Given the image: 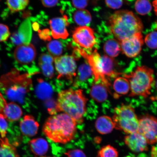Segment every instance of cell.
<instances>
[{"mask_svg":"<svg viewBox=\"0 0 157 157\" xmlns=\"http://www.w3.org/2000/svg\"><path fill=\"white\" fill-rule=\"evenodd\" d=\"M77 124L66 113L53 115L47 120L42 131L45 136L53 142L65 144L74 138Z\"/></svg>","mask_w":157,"mask_h":157,"instance_id":"obj_1","label":"cell"},{"mask_svg":"<svg viewBox=\"0 0 157 157\" xmlns=\"http://www.w3.org/2000/svg\"><path fill=\"white\" fill-rule=\"evenodd\" d=\"M87 99L81 89H68L59 93L56 102L57 112H63L76 121L82 122L86 111Z\"/></svg>","mask_w":157,"mask_h":157,"instance_id":"obj_2","label":"cell"},{"mask_svg":"<svg viewBox=\"0 0 157 157\" xmlns=\"http://www.w3.org/2000/svg\"><path fill=\"white\" fill-rule=\"evenodd\" d=\"M109 22L111 32L120 42L143 29L142 21L132 11L123 10L111 16Z\"/></svg>","mask_w":157,"mask_h":157,"instance_id":"obj_3","label":"cell"},{"mask_svg":"<svg viewBox=\"0 0 157 157\" xmlns=\"http://www.w3.org/2000/svg\"><path fill=\"white\" fill-rule=\"evenodd\" d=\"M129 82L130 93L129 96H142L147 98L150 95L154 81V70L146 66H138L133 71L124 75Z\"/></svg>","mask_w":157,"mask_h":157,"instance_id":"obj_4","label":"cell"},{"mask_svg":"<svg viewBox=\"0 0 157 157\" xmlns=\"http://www.w3.org/2000/svg\"><path fill=\"white\" fill-rule=\"evenodd\" d=\"M113 113V120L116 129L128 134L138 132L139 120L131 105H120L115 108Z\"/></svg>","mask_w":157,"mask_h":157,"instance_id":"obj_5","label":"cell"},{"mask_svg":"<svg viewBox=\"0 0 157 157\" xmlns=\"http://www.w3.org/2000/svg\"><path fill=\"white\" fill-rule=\"evenodd\" d=\"M54 62L58 74V79H64L72 83L76 75V65L73 56H60L54 58Z\"/></svg>","mask_w":157,"mask_h":157,"instance_id":"obj_6","label":"cell"},{"mask_svg":"<svg viewBox=\"0 0 157 157\" xmlns=\"http://www.w3.org/2000/svg\"><path fill=\"white\" fill-rule=\"evenodd\" d=\"M138 132L146 139L147 143H157V119L152 116L147 115L139 120Z\"/></svg>","mask_w":157,"mask_h":157,"instance_id":"obj_7","label":"cell"},{"mask_svg":"<svg viewBox=\"0 0 157 157\" xmlns=\"http://www.w3.org/2000/svg\"><path fill=\"white\" fill-rule=\"evenodd\" d=\"M72 37L78 46L87 50L91 51L92 48L96 44L93 29L87 26L77 27L74 31Z\"/></svg>","mask_w":157,"mask_h":157,"instance_id":"obj_8","label":"cell"},{"mask_svg":"<svg viewBox=\"0 0 157 157\" xmlns=\"http://www.w3.org/2000/svg\"><path fill=\"white\" fill-rule=\"evenodd\" d=\"M143 44L142 33H137L120 42L121 51L128 57L135 58L140 54Z\"/></svg>","mask_w":157,"mask_h":157,"instance_id":"obj_9","label":"cell"},{"mask_svg":"<svg viewBox=\"0 0 157 157\" xmlns=\"http://www.w3.org/2000/svg\"><path fill=\"white\" fill-rule=\"evenodd\" d=\"M13 56L19 63L27 65L32 63L35 59L36 50L34 45L30 43L19 44L15 48Z\"/></svg>","mask_w":157,"mask_h":157,"instance_id":"obj_10","label":"cell"},{"mask_svg":"<svg viewBox=\"0 0 157 157\" xmlns=\"http://www.w3.org/2000/svg\"><path fill=\"white\" fill-rule=\"evenodd\" d=\"M74 78V87L76 88H86L93 85L94 76L91 68L88 63L82 64L79 66Z\"/></svg>","mask_w":157,"mask_h":157,"instance_id":"obj_11","label":"cell"},{"mask_svg":"<svg viewBox=\"0 0 157 157\" xmlns=\"http://www.w3.org/2000/svg\"><path fill=\"white\" fill-rule=\"evenodd\" d=\"M67 16L64 15L63 17H56L49 21L52 36L54 39H66L69 34L67 29L69 23Z\"/></svg>","mask_w":157,"mask_h":157,"instance_id":"obj_12","label":"cell"},{"mask_svg":"<svg viewBox=\"0 0 157 157\" xmlns=\"http://www.w3.org/2000/svg\"><path fill=\"white\" fill-rule=\"evenodd\" d=\"M125 144L132 151L139 152L148 150L147 142L143 135L138 132L125 137Z\"/></svg>","mask_w":157,"mask_h":157,"instance_id":"obj_13","label":"cell"},{"mask_svg":"<svg viewBox=\"0 0 157 157\" xmlns=\"http://www.w3.org/2000/svg\"><path fill=\"white\" fill-rule=\"evenodd\" d=\"M19 125L21 132L25 136L33 137L38 133L39 124L32 116L25 115Z\"/></svg>","mask_w":157,"mask_h":157,"instance_id":"obj_14","label":"cell"},{"mask_svg":"<svg viewBox=\"0 0 157 157\" xmlns=\"http://www.w3.org/2000/svg\"><path fill=\"white\" fill-rule=\"evenodd\" d=\"M110 91L107 86L100 81L94 82L90 89V94L93 99L98 103L105 102Z\"/></svg>","mask_w":157,"mask_h":157,"instance_id":"obj_15","label":"cell"},{"mask_svg":"<svg viewBox=\"0 0 157 157\" xmlns=\"http://www.w3.org/2000/svg\"><path fill=\"white\" fill-rule=\"evenodd\" d=\"M54 58L48 54H42L39 58V66L44 75L49 78H52L54 76Z\"/></svg>","mask_w":157,"mask_h":157,"instance_id":"obj_16","label":"cell"},{"mask_svg":"<svg viewBox=\"0 0 157 157\" xmlns=\"http://www.w3.org/2000/svg\"><path fill=\"white\" fill-rule=\"evenodd\" d=\"M6 120L13 122L19 120L22 116V109L17 104L11 102L7 103L2 113Z\"/></svg>","mask_w":157,"mask_h":157,"instance_id":"obj_17","label":"cell"},{"mask_svg":"<svg viewBox=\"0 0 157 157\" xmlns=\"http://www.w3.org/2000/svg\"><path fill=\"white\" fill-rule=\"evenodd\" d=\"M113 87L115 91L114 96L116 98L127 95L130 90L128 80L124 76H120L116 78L113 82Z\"/></svg>","mask_w":157,"mask_h":157,"instance_id":"obj_18","label":"cell"},{"mask_svg":"<svg viewBox=\"0 0 157 157\" xmlns=\"http://www.w3.org/2000/svg\"><path fill=\"white\" fill-rule=\"evenodd\" d=\"M95 127L98 132L102 135L111 133L115 128L113 120L107 116L98 118L96 121Z\"/></svg>","mask_w":157,"mask_h":157,"instance_id":"obj_19","label":"cell"},{"mask_svg":"<svg viewBox=\"0 0 157 157\" xmlns=\"http://www.w3.org/2000/svg\"><path fill=\"white\" fill-rule=\"evenodd\" d=\"M29 146L32 152L37 156H42L46 154L49 149L47 141L42 138H37L31 140Z\"/></svg>","mask_w":157,"mask_h":157,"instance_id":"obj_20","label":"cell"},{"mask_svg":"<svg viewBox=\"0 0 157 157\" xmlns=\"http://www.w3.org/2000/svg\"><path fill=\"white\" fill-rule=\"evenodd\" d=\"M0 157H19L16 148L6 137L0 139Z\"/></svg>","mask_w":157,"mask_h":157,"instance_id":"obj_21","label":"cell"},{"mask_svg":"<svg viewBox=\"0 0 157 157\" xmlns=\"http://www.w3.org/2000/svg\"><path fill=\"white\" fill-rule=\"evenodd\" d=\"M103 49L108 56L111 58L116 57L121 51L120 42L115 39H109L104 44Z\"/></svg>","mask_w":157,"mask_h":157,"instance_id":"obj_22","label":"cell"},{"mask_svg":"<svg viewBox=\"0 0 157 157\" xmlns=\"http://www.w3.org/2000/svg\"><path fill=\"white\" fill-rule=\"evenodd\" d=\"M73 20L76 24L80 26H85L91 23L92 17L89 12L87 10L80 9L75 11Z\"/></svg>","mask_w":157,"mask_h":157,"instance_id":"obj_23","label":"cell"},{"mask_svg":"<svg viewBox=\"0 0 157 157\" xmlns=\"http://www.w3.org/2000/svg\"><path fill=\"white\" fill-rule=\"evenodd\" d=\"M47 48L49 54L54 58L60 56L63 52V44L59 40L51 41L47 44Z\"/></svg>","mask_w":157,"mask_h":157,"instance_id":"obj_24","label":"cell"},{"mask_svg":"<svg viewBox=\"0 0 157 157\" xmlns=\"http://www.w3.org/2000/svg\"><path fill=\"white\" fill-rule=\"evenodd\" d=\"M29 0H7L8 7L12 13L18 12L25 9Z\"/></svg>","mask_w":157,"mask_h":157,"instance_id":"obj_25","label":"cell"},{"mask_svg":"<svg viewBox=\"0 0 157 157\" xmlns=\"http://www.w3.org/2000/svg\"><path fill=\"white\" fill-rule=\"evenodd\" d=\"M135 7L136 12L141 15L148 14L152 10V5L148 0H137Z\"/></svg>","mask_w":157,"mask_h":157,"instance_id":"obj_26","label":"cell"},{"mask_svg":"<svg viewBox=\"0 0 157 157\" xmlns=\"http://www.w3.org/2000/svg\"><path fill=\"white\" fill-rule=\"evenodd\" d=\"M118 152L116 149L110 145L104 146L98 153L97 157H118Z\"/></svg>","mask_w":157,"mask_h":157,"instance_id":"obj_27","label":"cell"},{"mask_svg":"<svg viewBox=\"0 0 157 157\" xmlns=\"http://www.w3.org/2000/svg\"><path fill=\"white\" fill-rule=\"evenodd\" d=\"M145 42L147 46L152 49L157 48V32L154 31L149 33L145 38Z\"/></svg>","mask_w":157,"mask_h":157,"instance_id":"obj_28","label":"cell"},{"mask_svg":"<svg viewBox=\"0 0 157 157\" xmlns=\"http://www.w3.org/2000/svg\"><path fill=\"white\" fill-rule=\"evenodd\" d=\"M39 86V95L40 97L44 99L50 98L52 94V90L48 84L46 83L41 84Z\"/></svg>","mask_w":157,"mask_h":157,"instance_id":"obj_29","label":"cell"},{"mask_svg":"<svg viewBox=\"0 0 157 157\" xmlns=\"http://www.w3.org/2000/svg\"><path fill=\"white\" fill-rule=\"evenodd\" d=\"M10 35L9 27L7 25L0 23V42L7 40Z\"/></svg>","mask_w":157,"mask_h":157,"instance_id":"obj_30","label":"cell"},{"mask_svg":"<svg viewBox=\"0 0 157 157\" xmlns=\"http://www.w3.org/2000/svg\"><path fill=\"white\" fill-rule=\"evenodd\" d=\"M8 124L2 114L0 113V135L2 138L6 137L7 133Z\"/></svg>","mask_w":157,"mask_h":157,"instance_id":"obj_31","label":"cell"},{"mask_svg":"<svg viewBox=\"0 0 157 157\" xmlns=\"http://www.w3.org/2000/svg\"><path fill=\"white\" fill-rule=\"evenodd\" d=\"M105 2L110 8L117 9L122 6L123 1V0H105Z\"/></svg>","mask_w":157,"mask_h":157,"instance_id":"obj_32","label":"cell"},{"mask_svg":"<svg viewBox=\"0 0 157 157\" xmlns=\"http://www.w3.org/2000/svg\"><path fill=\"white\" fill-rule=\"evenodd\" d=\"M65 154L67 157H87L83 151L78 149L69 150Z\"/></svg>","mask_w":157,"mask_h":157,"instance_id":"obj_33","label":"cell"},{"mask_svg":"<svg viewBox=\"0 0 157 157\" xmlns=\"http://www.w3.org/2000/svg\"><path fill=\"white\" fill-rule=\"evenodd\" d=\"M72 4L76 8L83 9L87 6L89 0H72Z\"/></svg>","mask_w":157,"mask_h":157,"instance_id":"obj_34","label":"cell"},{"mask_svg":"<svg viewBox=\"0 0 157 157\" xmlns=\"http://www.w3.org/2000/svg\"><path fill=\"white\" fill-rule=\"evenodd\" d=\"M50 34V31L48 29H44L39 31V37L44 41H50L51 40Z\"/></svg>","mask_w":157,"mask_h":157,"instance_id":"obj_35","label":"cell"},{"mask_svg":"<svg viewBox=\"0 0 157 157\" xmlns=\"http://www.w3.org/2000/svg\"><path fill=\"white\" fill-rule=\"evenodd\" d=\"M43 6L46 7L55 6L58 3L59 0H41Z\"/></svg>","mask_w":157,"mask_h":157,"instance_id":"obj_36","label":"cell"},{"mask_svg":"<svg viewBox=\"0 0 157 157\" xmlns=\"http://www.w3.org/2000/svg\"><path fill=\"white\" fill-rule=\"evenodd\" d=\"M6 101L0 92V113H2L4 109L7 105Z\"/></svg>","mask_w":157,"mask_h":157,"instance_id":"obj_37","label":"cell"},{"mask_svg":"<svg viewBox=\"0 0 157 157\" xmlns=\"http://www.w3.org/2000/svg\"><path fill=\"white\" fill-rule=\"evenodd\" d=\"M153 5L154 8L155 13L157 16V0H155L153 1Z\"/></svg>","mask_w":157,"mask_h":157,"instance_id":"obj_38","label":"cell"},{"mask_svg":"<svg viewBox=\"0 0 157 157\" xmlns=\"http://www.w3.org/2000/svg\"><path fill=\"white\" fill-rule=\"evenodd\" d=\"M155 87L156 91H157V78L155 82Z\"/></svg>","mask_w":157,"mask_h":157,"instance_id":"obj_39","label":"cell"},{"mask_svg":"<svg viewBox=\"0 0 157 157\" xmlns=\"http://www.w3.org/2000/svg\"><path fill=\"white\" fill-rule=\"evenodd\" d=\"M125 157H133L132 156H125Z\"/></svg>","mask_w":157,"mask_h":157,"instance_id":"obj_40","label":"cell"},{"mask_svg":"<svg viewBox=\"0 0 157 157\" xmlns=\"http://www.w3.org/2000/svg\"><path fill=\"white\" fill-rule=\"evenodd\" d=\"M35 157H37L36 156ZM47 157V156H42V157Z\"/></svg>","mask_w":157,"mask_h":157,"instance_id":"obj_41","label":"cell"},{"mask_svg":"<svg viewBox=\"0 0 157 157\" xmlns=\"http://www.w3.org/2000/svg\"><path fill=\"white\" fill-rule=\"evenodd\" d=\"M128 1H133V0H128Z\"/></svg>","mask_w":157,"mask_h":157,"instance_id":"obj_42","label":"cell"}]
</instances>
